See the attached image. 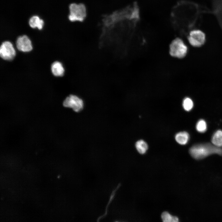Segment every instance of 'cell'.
<instances>
[{"label": "cell", "instance_id": "cell-1", "mask_svg": "<svg viewBox=\"0 0 222 222\" xmlns=\"http://www.w3.org/2000/svg\"><path fill=\"white\" fill-rule=\"evenodd\" d=\"M189 152L191 156L197 159L204 158L213 154L222 155V148L210 143L195 145L190 149Z\"/></svg>", "mask_w": 222, "mask_h": 222}, {"label": "cell", "instance_id": "cell-2", "mask_svg": "<svg viewBox=\"0 0 222 222\" xmlns=\"http://www.w3.org/2000/svg\"><path fill=\"white\" fill-rule=\"evenodd\" d=\"M187 51V47L180 38L175 39L170 44L169 53L172 57L178 58H183L185 56Z\"/></svg>", "mask_w": 222, "mask_h": 222}, {"label": "cell", "instance_id": "cell-3", "mask_svg": "<svg viewBox=\"0 0 222 222\" xmlns=\"http://www.w3.org/2000/svg\"><path fill=\"white\" fill-rule=\"evenodd\" d=\"M69 10V19L71 21H82L86 16V9L83 5L72 4L70 5Z\"/></svg>", "mask_w": 222, "mask_h": 222}, {"label": "cell", "instance_id": "cell-4", "mask_svg": "<svg viewBox=\"0 0 222 222\" xmlns=\"http://www.w3.org/2000/svg\"><path fill=\"white\" fill-rule=\"evenodd\" d=\"M63 105L65 107L72 108L74 111L78 112L83 108L84 103L82 100L78 96L71 95L65 99Z\"/></svg>", "mask_w": 222, "mask_h": 222}, {"label": "cell", "instance_id": "cell-5", "mask_svg": "<svg viewBox=\"0 0 222 222\" xmlns=\"http://www.w3.org/2000/svg\"><path fill=\"white\" fill-rule=\"evenodd\" d=\"M189 42L195 47H199L203 45L205 40V34L198 29L193 30L189 33L188 37Z\"/></svg>", "mask_w": 222, "mask_h": 222}, {"label": "cell", "instance_id": "cell-6", "mask_svg": "<svg viewBox=\"0 0 222 222\" xmlns=\"http://www.w3.org/2000/svg\"><path fill=\"white\" fill-rule=\"evenodd\" d=\"M15 55V51L10 42L5 41L2 43L0 47V56L2 59L11 60L14 59Z\"/></svg>", "mask_w": 222, "mask_h": 222}, {"label": "cell", "instance_id": "cell-7", "mask_svg": "<svg viewBox=\"0 0 222 222\" xmlns=\"http://www.w3.org/2000/svg\"><path fill=\"white\" fill-rule=\"evenodd\" d=\"M16 46L18 50L24 52H29L32 49L31 41L26 35L18 38L16 41Z\"/></svg>", "mask_w": 222, "mask_h": 222}, {"label": "cell", "instance_id": "cell-8", "mask_svg": "<svg viewBox=\"0 0 222 222\" xmlns=\"http://www.w3.org/2000/svg\"><path fill=\"white\" fill-rule=\"evenodd\" d=\"M51 70L52 74L56 76H61L64 74V67L62 63L58 61H55L52 64Z\"/></svg>", "mask_w": 222, "mask_h": 222}, {"label": "cell", "instance_id": "cell-9", "mask_svg": "<svg viewBox=\"0 0 222 222\" xmlns=\"http://www.w3.org/2000/svg\"><path fill=\"white\" fill-rule=\"evenodd\" d=\"M29 23L30 26L32 28L37 27L39 30L42 29L44 24L43 20L37 16L31 17L29 20Z\"/></svg>", "mask_w": 222, "mask_h": 222}, {"label": "cell", "instance_id": "cell-10", "mask_svg": "<svg viewBox=\"0 0 222 222\" xmlns=\"http://www.w3.org/2000/svg\"><path fill=\"white\" fill-rule=\"evenodd\" d=\"M189 138L188 134L185 131L181 132L177 134L175 136L176 142L179 144L184 145L188 142Z\"/></svg>", "mask_w": 222, "mask_h": 222}, {"label": "cell", "instance_id": "cell-11", "mask_svg": "<svg viewBox=\"0 0 222 222\" xmlns=\"http://www.w3.org/2000/svg\"><path fill=\"white\" fill-rule=\"evenodd\" d=\"M212 142L214 146L222 147V131L218 130L213 134L212 138Z\"/></svg>", "mask_w": 222, "mask_h": 222}, {"label": "cell", "instance_id": "cell-12", "mask_svg": "<svg viewBox=\"0 0 222 222\" xmlns=\"http://www.w3.org/2000/svg\"><path fill=\"white\" fill-rule=\"evenodd\" d=\"M135 146L138 152L141 154H145L148 148L147 143L143 140H140L136 143Z\"/></svg>", "mask_w": 222, "mask_h": 222}, {"label": "cell", "instance_id": "cell-13", "mask_svg": "<svg viewBox=\"0 0 222 222\" xmlns=\"http://www.w3.org/2000/svg\"><path fill=\"white\" fill-rule=\"evenodd\" d=\"M161 218L162 221L164 222H177L179 221L178 217L171 215L167 212H162Z\"/></svg>", "mask_w": 222, "mask_h": 222}, {"label": "cell", "instance_id": "cell-14", "mask_svg": "<svg viewBox=\"0 0 222 222\" xmlns=\"http://www.w3.org/2000/svg\"><path fill=\"white\" fill-rule=\"evenodd\" d=\"M183 106L184 109L187 111H189L192 108L193 103L192 100L189 97L185 98L183 100Z\"/></svg>", "mask_w": 222, "mask_h": 222}, {"label": "cell", "instance_id": "cell-15", "mask_svg": "<svg viewBox=\"0 0 222 222\" xmlns=\"http://www.w3.org/2000/svg\"><path fill=\"white\" fill-rule=\"evenodd\" d=\"M196 129L199 132H204L207 130V125L205 121L203 119L199 120L196 125Z\"/></svg>", "mask_w": 222, "mask_h": 222}]
</instances>
